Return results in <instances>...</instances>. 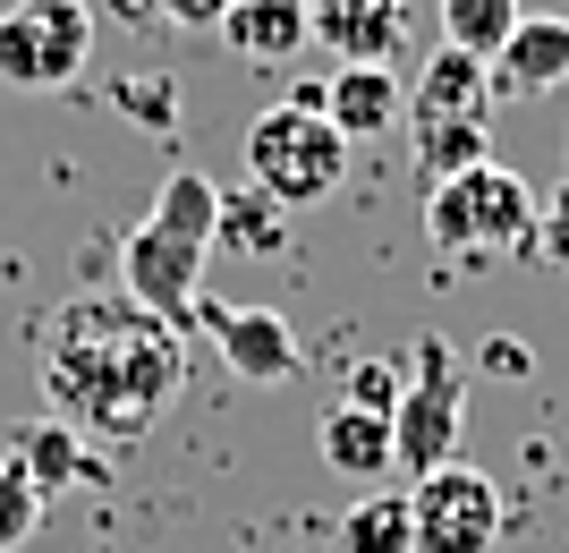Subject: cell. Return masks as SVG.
Listing matches in <instances>:
<instances>
[{
    "label": "cell",
    "instance_id": "d4e9b609",
    "mask_svg": "<svg viewBox=\"0 0 569 553\" xmlns=\"http://www.w3.org/2000/svg\"><path fill=\"white\" fill-rule=\"evenodd\" d=\"M119 9H128V18H153V0H119Z\"/></svg>",
    "mask_w": 569,
    "mask_h": 553
},
{
    "label": "cell",
    "instance_id": "4fadbf2b",
    "mask_svg": "<svg viewBox=\"0 0 569 553\" xmlns=\"http://www.w3.org/2000/svg\"><path fill=\"white\" fill-rule=\"evenodd\" d=\"M221 43H230L238 60H256V69H281V60H298V51L315 43L307 0H238L230 18H221Z\"/></svg>",
    "mask_w": 569,
    "mask_h": 553
},
{
    "label": "cell",
    "instance_id": "5bb4252c",
    "mask_svg": "<svg viewBox=\"0 0 569 553\" xmlns=\"http://www.w3.org/2000/svg\"><path fill=\"white\" fill-rule=\"evenodd\" d=\"M9 460H18L26 477L43 485L51 503H60L69 485L102 477V460L86 452V434H77V426H60V417H34V426H18V434H9Z\"/></svg>",
    "mask_w": 569,
    "mask_h": 553
},
{
    "label": "cell",
    "instance_id": "ac0fdd59",
    "mask_svg": "<svg viewBox=\"0 0 569 553\" xmlns=\"http://www.w3.org/2000/svg\"><path fill=\"white\" fill-rule=\"evenodd\" d=\"M213 247H247V256H281V205L272 196H221Z\"/></svg>",
    "mask_w": 569,
    "mask_h": 553
},
{
    "label": "cell",
    "instance_id": "9c48e42d",
    "mask_svg": "<svg viewBox=\"0 0 569 553\" xmlns=\"http://www.w3.org/2000/svg\"><path fill=\"white\" fill-rule=\"evenodd\" d=\"M196 324L213 333L238 384H289L298 375V333L272 307H230V298H196Z\"/></svg>",
    "mask_w": 569,
    "mask_h": 553
},
{
    "label": "cell",
    "instance_id": "5b68a950",
    "mask_svg": "<svg viewBox=\"0 0 569 553\" xmlns=\"http://www.w3.org/2000/svg\"><path fill=\"white\" fill-rule=\"evenodd\" d=\"M459 426H468V358L442 333H426L408 349V384H400V409H391V468H400V485L451 468Z\"/></svg>",
    "mask_w": 569,
    "mask_h": 553
},
{
    "label": "cell",
    "instance_id": "277c9868",
    "mask_svg": "<svg viewBox=\"0 0 569 553\" xmlns=\"http://www.w3.org/2000/svg\"><path fill=\"white\" fill-rule=\"evenodd\" d=\"M426 239L459 265H493V256H519L536 247V188H527L510 162H476L451 170L426 188Z\"/></svg>",
    "mask_w": 569,
    "mask_h": 553
},
{
    "label": "cell",
    "instance_id": "30bf717a",
    "mask_svg": "<svg viewBox=\"0 0 569 553\" xmlns=\"http://www.w3.org/2000/svg\"><path fill=\"white\" fill-rule=\"evenodd\" d=\"M298 102H315V111H323L349 145H366V137H382V128L408 120V77L382 69V60H340L332 86H307Z\"/></svg>",
    "mask_w": 569,
    "mask_h": 553
},
{
    "label": "cell",
    "instance_id": "ba28073f",
    "mask_svg": "<svg viewBox=\"0 0 569 553\" xmlns=\"http://www.w3.org/2000/svg\"><path fill=\"white\" fill-rule=\"evenodd\" d=\"M408 520H417V553H493L510 529V503L485 468L451 460V468L408 485Z\"/></svg>",
    "mask_w": 569,
    "mask_h": 553
},
{
    "label": "cell",
    "instance_id": "ffe728a7",
    "mask_svg": "<svg viewBox=\"0 0 569 553\" xmlns=\"http://www.w3.org/2000/svg\"><path fill=\"white\" fill-rule=\"evenodd\" d=\"M400 384H408V366H400V358H357V366H349V384H340V401H349V409L391 417V409H400Z\"/></svg>",
    "mask_w": 569,
    "mask_h": 553
},
{
    "label": "cell",
    "instance_id": "52a82bcc",
    "mask_svg": "<svg viewBox=\"0 0 569 553\" xmlns=\"http://www.w3.org/2000/svg\"><path fill=\"white\" fill-rule=\"evenodd\" d=\"M94 60L86 0H9L0 9V86L9 95H69Z\"/></svg>",
    "mask_w": 569,
    "mask_h": 553
},
{
    "label": "cell",
    "instance_id": "8992f818",
    "mask_svg": "<svg viewBox=\"0 0 569 553\" xmlns=\"http://www.w3.org/2000/svg\"><path fill=\"white\" fill-rule=\"evenodd\" d=\"M247 179H256V196H272V205H323V196L349 179V137H340L315 102H272V111H256V128H247Z\"/></svg>",
    "mask_w": 569,
    "mask_h": 553
},
{
    "label": "cell",
    "instance_id": "9a60e30c",
    "mask_svg": "<svg viewBox=\"0 0 569 553\" xmlns=\"http://www.w3.org/2000/svg\"><path fill=\"white\" fill-rule=\"evenodd\" d=\"M323 468L349 477V485H391V477H400V468H391V417L340 401V409L323 417Z\"/></svg>",
    "mask_w": 569,
    "mask_h": 553
},
{
    "label": "cell",
    "instance_id": "44dd1931",
    "mask_svg": "<svg viewBox=\"0 0 569 553\" xmlns=\"http://www.w3.org/2000/svg\"><path fill=\"white\" fill-rule=\"evenodd\" d=\"M536 256L569 273V179H552V188L536 196Z\"/></svg>",
    "mask_w": 569,
    "mask_h": 553
},
{
    "label": "cell",
    "instance_id": "6da1fadb",
    "mask_svg": "<svg viewBox=\"0 0 569 553\" xmlns=\"http://www.w3.org/2000/svg\"><path fill=\"white\" fill-rule=\"evenodd\" d=\"M34 366H43V401L60 426L86 443H137L153 417L188 392V340L179 315L137 307L128 289H77L43 315L34 333Z\"/></svg>",
    "mask_w": 569,
    "mask_h": 553
},
{
    "label": "cell",
    "instance_id": "e0dca14e",
    "mask_svg": "<svg viewBox=\"0 0 569 553\" xmlns=\"http://www.w3.org/2000/svg\"><path fill=\"white\" fill-rule=\"evenodd\" d=\"M519 18H527L519 0H442V43L493 60V51L510 43V26H519Z\"/></svg>",
    "mask_w": 569,
    "mask_h": 553
},
{
    "label": "cell",
    "instance_id": "603a6c76",
    "mask_svg": "<svg viewBox=\"0 0 569 553\" xmlns=\"http://www.w3.org/2000/svg\"><path fill=\"white\" fill-rule=\"evenodd\" d=\"M230 9H238V0H153V18H162V26H213V34H221Z\"/></svg>",
    "mask_w": 569,
    "mask_h": 553
},
{
    "label": "cell",
    "instance_id": "cb8c5ba5",
    "mask_svg": "<svg viewBox=\"0 0 569 553\" xmlns=\"http://www.w3.org/2000/svg\"><path fill=\"white\" fill-rule=\"evenodd\" d=\"M485 358H493V375H527V349H519V340H485Z\"/></svg>",
    "mask_w": 569,
    "mask_h": 553
},
{
    "label": "cell",
    "instance_id": "7402d4cb",
    "mask_svg": "<svg viewBox=\"0 0 569 553\" xmlns=\"http://www.w3.org/2000/svg\"><path fill=\"white\" fill-rule=\"evenodd\" d=\"M119 102H128L144 128H170V86H162V77H128V86H119Z\"/></svg>",
    "mask_w": 569,
    "mask_h": 553
},
{
    "label": "cell",
    "instance_id": "2e32d148",
    "mask_svg": "<svg viewBox=\"0 0 569 553\" xmlns=\"http://www.w3.org/2000/svg\"><path fill=\"white\" fill-rule=\"evenodd\" d=\"M340 553H417V520H408V485H366V503L340 511Z\"/></svg>",
    "mask_w": 569,
    "mask_h": 553
},
{
    "label": "cell",
    "instance_id": "7a4b0ae2",
    "mask_svg": "<svg viewBox=\"0 0 569 553\" xmlns=\"http://www.w3.org/2000/svg\"><path fill=\"white\" fill-rule=\"evenodd\" d=\"M213 230H221V188L204 170H170L153 214L119 239V289L153 315H188L204 298V256H213Z\"/></svg>",
    "mask_w": 569,
    "mask_h": 553
},
{
    "label": "cell",
    "instance_id": "7c38bea8",
    "mask_svg": "<svg viewBox=\"0 0 569 553\" xmlns=\"http://www.w3.org/2000/svg\"><path fill=\"white\" fill-rule=\"evenodd\" d=\"M485 69H493V95H519V102L569 86V18H519L510 43H501Z\"/></svg>",
    "mask_w": 569,
    "mask_h": 553
},
{
    "label": "cell",
    "instance_id": "3957f363",
    "mask_svg": "<svg viewBox=\"0 0 569 553\" xmlns=\"http://www.w3.org/2000/svg\"><path fill=\"white\" fill-rule=\"evenodd\" d=\"M485 111H493V69L459 43H433V60L408 77V145L426 179H451V170L493 162V137H485Z\"/></svg>",
    "mask_w": 569,
    "mask_h": 553
},
{
    "label": "cell",
    "instance_id": "d6986e66",
    "mask_svg": "<svg viewBox=\"0 0 569 553\" xmlns=\"http://www.w3.org/2000/svg\"><path fill=\"white\" fill-rule=\"evenodd\" d=\"M43 511H51V494L26 477L18 460H0V553H18L26 536L43 529Z\"/></svg>",
    "mask_w": 569,
    "mask_h": 553
},
{
    "label": "cell",
    "instance_id": "8fae6325",
    "mask_svg": "<svg viewBox=\"0 0 569 553\" xmlns=\"http://www.w3.org/2000/svg\"><path fill=\"white\" fill-rule=\"evenodd\" d=\"M307 26L332 60H400L408 43V0H307Z\"/></svg>",
    "mask_w": 569,
    "mask_h": 553
}]
</instances>
